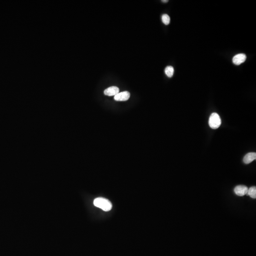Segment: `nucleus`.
I'll use <instances>...</instances> for the list:
<instances>
[{"label": "nucleus", "instance_id": "nucleus-1", "mask_svg": "<svg viewBox=\"0 0 256 256\" xmlns=\"http://www.w3.org/2000/svg\"><path fill=\"white\" fill-rule=\"evenodd\" d=\"M94 206L100 208L104 211L108 212L112 208V204L110 201L105 198L98 197L94 201Z\"/></svg>", "mask_w": 256, "mask_h": 256}, {"label": "nucleus", "instance_id": "nucleus-2", "mask_svg": "<svg viewBox=\"0 0 256 256\" xmlns=\"http://www.w3.org/2000/svg\"><path fill=\"white\" fill-rule=\"evenodd\" d=\"M209 126L212 129H216L221 125V119L219 114L215 112L211 115L209 119Z\"/></svg>", "mask_w": 256, "mask_h": 256}, {"label": "nucleus", "instance_id": "nucleus-3", "mask_svg": "<svg viewBox=\"0 0 256 256\" xmlns=\"http://www.w3.org/2000/svg\"><path fill=\"white\" fill-rule=\"evenodd\" d=\"M130 97V94L128 91L118 93L114 96V99L116 101H126Z\"/></svg>", "mask_w": 256, "mask_h": 256}, {"label": "nucleus", "instance_id": "nucleus-4", "mask_svg": "<svg viewBox=\"0 0 256 256\" xmlns=\"http://www.w3.org/2000/svg\"><path fill=\"white\" fill-rule=\"evenodd\" d=\"M247 191L248 188L245 186L239 185L234 188L235 193L239 196H243L247 194Z\"/></svg>", "mask_w": 256, "mask_h": 256}, {"label": "nucleus", "instance_id": "nucleus-5", "mask_svg": "<svg viewBox=\"0 0 256 256\" xmlns=\"http://www.w3.org/2000/svg\"><path fill=\"white\" fill-rule=\"evenodd\" d=\"M247 57L244 54H239L233 58V62L236 65H240L244 63L246 60Z\"/></svg>", "mask_w": 256, "mask_h": 256}, {"label": "nucleus", "instance_id": "nucleus-6", "mask_svg": "<svg viewBox=\"0 0 256 256\" xmlns=\"http://www.w3.org/2000/svg\"><path fill=\"white\" fill-rule=\"evenodd\" d=\"M119 93V89L117 87H110L107 88L104 91V94L105 95L108 96H113V95H116L117 94Z\"/></svg>", "mask_w": 256, "mask_h": 256}, {"label": "nucleus", "instance_id": "nucleus-7", "mask_svg": "<svg viewBox=\"0 0 256 256\" xmlns=\"http://www.w3.org/2000/svg\"><path fill=\"white\" fill-rule=\"evenodd\" d=\"M256 159V153L255 152H251L247 154L243 158V162L246 164L251 163L252 161Z\"/></svg>", "mask_w": 256, "mask_h": 256}, {"label": "nucleus", "instance_id": "nucleus-8", "mask_svg": "<svg viewBox=\"0 0 256 256\" xmlns=\"http://www.w3.org/2000/svg\"><path fill=\"white\" fill-rule=\"evenodd\" d=\"M165 72L169 77H172L174 75V69L173 66H168L165 69Z\"/></svg>", "mask_w": 256, "mask_h": 256}, {"label": "nucleus", "instance_id": "nucleus-9", "mask_svg": "<svg viewBox=\"0 0 256 256\" xmlns=\"http://www.w3.org/2000/svg\"><path fill=\"white\" fill-rule=\"evenodd\" d=\"M247 195L250 196L252 198H256V187H252L248 189Z\"/></svg>", "mask_w": 256, "mask_h": 256}, {"label": "nucleus", "instance_id": "nucleus-10", "mask_svg": "<svg viewBox=\"0 0 256 256\" xmlns=\"http://www.w3.org/2000/svg\"><path fill=\"white\" fill-rule=\"evenodd\" d=\"M162 22L164 24L168 25L170 22V18L168 14H164L162 15Z\"/></svg>", "mask_w": 256, "mask_h": 256}, {"label": "nucleus", "instance_id": "nucleus-11", "mask_svg": "<svg viewBox=\"0 0 256 256\" xmlns=\"http://www.w3.org/2000/svg\"><path fill=\"white\" fill-rule=\"evenodd\" d=\"M162 2H169V1L168 0H163V1H162Z\"/></svg>", "mask_w": 256, "mask_h": 256}]
</instances>
